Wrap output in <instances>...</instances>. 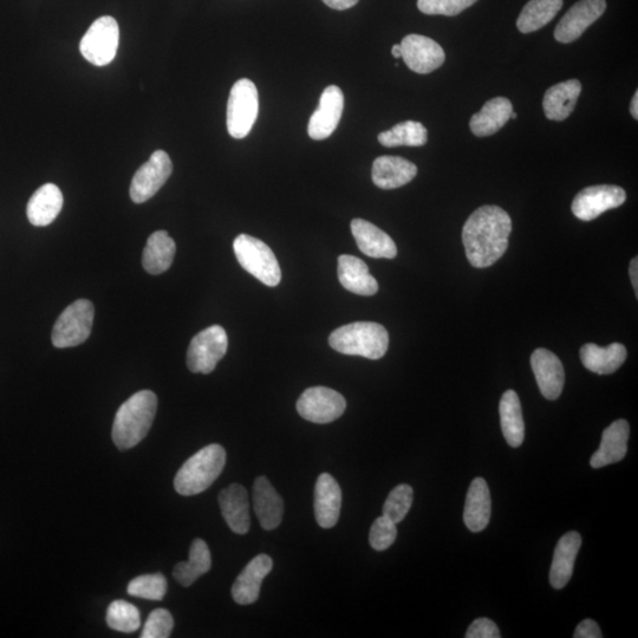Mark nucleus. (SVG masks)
<instances>
[{"mask_svg":"<svg viewBox=\"0 0 638 638\" xmlns=\"http://www.w3.org/2000/svg\"><path fill=\"white\" fill-rule=\"evenodd\" d=\"M512 220L499 206H481L467 219L462 229L468 262L477 269L490 268L509 249Z\"/></svg>","mask_w":638,"mask_h":638,"instance_id":"obj_1","label":"nucleus"},{"mask_svg":"<svg viewBox=\"0 0 638 638\" xmlns=\"http://www.w3.org/2000/svg\"><path fill=\"white\" fill-rule=\"evenodd\" d=\"M62 191L54 184H45L32 194L26 207V216L37 227L54 223L63 208Z\"/></svg>","mask_w":638,"mask_h":638,"instance_id":"obj_26","label":"nucleus"},{"mask_svg":"<svg viewBox=\"0 0 638 638\" xmlns=\"http://www.w3.org/2000/svg\"><path fill=\"white\" fill-rule=\"evenodd\" d=\"M478 0H418V8L429 16H458Z\"/></svg>","mask_w":638,"mask_h":638,"instance_id":"obj_39","label":"nucleus"},{"mask_svg":"<svg viewBox=\"0 0 638 638\" xmlns=\"http://www.w3.org/2000/svg\"><path fill=\"white\" fill-rule=\"evenodd\" d=\"M428 141V132L421 122L406 121L379 134V142L384 147H421Z\"/></svg>","mask_w":638,"mask_h":638,"instance_id":"obj_35","label":"nucleus"},{"mask_svg":"<svg viewBox=\"0 0 638 638\" xmlns=\"http://www.w3.org/2000/svg\"><path fill=\"white\" fill-rule=\"evenodd\" d=\"M107 624L120 633H134L141 626L140 611L126 601H115L108 607Z\"/></svg>","mask_w":638,"mask_h":638,"instance_id":"obj_36","label":"nucleus"},{"mask_svg":"<svg viewBox=\"0 0 638 638\" xmlns=\"http://www.w3.org/2000/svg\"><path fill=\"white\" fill-rule=\"evenodd\" d=\"M229 338L220 325H212L193 337L187 351V367L194 374H211L223 360Z\"/></svg>","mask_w":638,"mask_h":638,"instance_id":"obj_9","label":"nucleus"},{"mask_svg":"<svg viewBox=\"0 0 638 638\" xmlns=\"http://www.w3.org/2000/svg\"><path fill=\"white\" fill-rule=\"evenodd\" d=\"M323 3L328 5L331 9L344 11L354 8V6L358 3V0H323Z\"/></svg>","mask_w":638,"mask_h":638,"instance_id":"obj_44","label":"nucleus"},{"mask_svg":"<svg viewBox=\"0 0 638 638\" xmlns=\"http://www.w3.org/2000/svg\"><path fill=\"white\" fill-rule=\"evenodd\" d=\"M581 546L582 537L576 531L568 532L559 539L550 570V583L553 588L559 590L568 585L574 574L576 558Z\"/></svg>","mask_w":638,"mask_h":638,"instance_id":"obj_24","label":"nucleus"},{"mask_svg":"<svg viewBox=\"0 0 638 638\" xmlns=\"http://www.w3.org/2000/svg\"><path fill=\"white\" fill-rule=\"evenodd\" d=\"M638 91H636L634 97H633V101H631V106H630V113L631 115H633L635 120H638Z\"/></svg>","mask_w":638,"mask_h":638,"instance_id":"obj_46","label":"nucleus"},{"mask_svg":"<svg viewBox=\"0 0 638 638\" xmlns=\"http://www.w3.org/2000/svg\"><path fill=\"white\" fill-rule=\"evenodd\" d=\"M575 638H601L603 637L602 631L598 624L592 620H584L578 624L575 630Z\"/></svg>","mask_w":638,"mask_h":638,"instance_id":"obj_43","label":"nucleus"},{"mask_svg":"<svg viewBox=\"0 0 638 638\" xmlns=\"http://www.w3.org/2000/svg\"><path fill=\"white\" fill-rule=\"evenodd\" d=\"M177 245L166 231L154 232L148 238L142 255V265L149 275L158 276L171 268Z\"/></svg>","mask_w":638,"mask_h":638,"instance_id":"obj_31","label":"nucleus"},{"mask_svg":"<svg viewBox=\"0 0 638 638\" xmlns=\"http://www.w3.org/2000/svg\"><path fill=\"white\" fill-rule=\"evenodd\" d=\"M583 366L598 375H610L623 366L627 360V349L621 343H613L601 348L594 343L583 345L581 349Z\"/></svg>","mask_w":638,"mask_h":638,"instance_id":"obj_28","label":"nucleus"},{"mask_svg":"<svg viewBox=\"0 0 638 638\" xmlns=\"http://www.w3.org/2000/svg\"><path fill=\"white\" fill-rule=\"evenodd\" d=\"M414 498L413 488L403 484L396 486L390 492L386 503L383 506V516L392 520L395 524H399L406 518L410 507H412Z\"/></svg>","mask_w":638,"mask_h":638,"instance_id":"obj_38","label":"nucleus"},{"mask_svg":"<svg viewBox=\"0 0 638 638\" xmlns=\"http://www.w3.org/2000/svg\"><path fill=\"white\" fill-rule=\"evenodd\" d=\"M173 164L165 151H156L135 173L130 184V198L135 204L146 203L161 190L171 177Z\"/></svg>","mask_w":638,"mask_h":638,"instance_id":"obj_11","label":"nucleus"},{"mask_svg":"<svg viewBox=\"0 0 638 638\" xmlns=\"http://www.w3.org/2000/svg\"><path fill=\"white\" fill-rule=\"evenodd\" d=\"M629 275H630V279H631V284H633L634 286V290H635V295L636 297H638V259L637 257H635L633 260H631L630 263V269H629Z\"/></svg>","mask_w":638,"mask_h":638,"instance_id":"obj_45","label":"nucleus"},{"mask_svg":"<svg viewBox=\"0 0 638 638\" xmlns=\"http://www.w3.org/2000/svg\"><path fill=\"white\" fill-rule=\"evenodd\" d=\"M127 591L130 596L162 601L167 592V579L162 574L139 576L128 584Z\"/></svg>","mask_w":638,"mask_h":638,"instance_id":"obj_37","label":"nucleus"},{"mask_svg":"<svg viewBox=\"0 0 638 638\" xmlns=\"http://www.w3.org/2000/svg\"><path fill=\"white\" fill-rule=\"evenodd\" d=\"M94 304L88 299H78L58 317L52 329L51 341L55 348H74L86 342L93 329Z\"/></svg>","mask_w":638,"mask_h":638,"instance_id":"obj_6","label":"nucleus"},{"mask_svg":"<svg viewBox=\"0 0 638 638\" xmlns=\"http://www.w3.org/2000/svg\"><path fill=\"white\" fill-rule=\"evenodd\" d=\"M492 501L490 488L483 478L474 479L468 488L464 520L468 530L484 531L490 523Z\"/></svg>","mask_w":638,"mask_h":638,"instance_id":"obj_27","label":"nucleus"},{"mask_svg":"<svg viewBox=\"0 0 638 638\" xmlns=\"http://www.w3.org/2000/svg\"><path fill=\"white\" fill-rule=\"evenodd\" d=\"M392 54L395 58H401V45L400 44H395L393 49H392Z\"/></svg>","mask_w":638,"mask_h":638,"instance_id":"obj_47","label":"nucleus"},{"mask_svg":"<svg viewBox=\"0 0 638 638\" xmlns=\"http://www.w3.org/2000/svg\"><path fill=\"white\" fill-rule=\"evenodd\" d=\"M512 113V103L506 97L487 101L480 112L472 116L471 132L478 138L496 134L510 121Z\"/></svg>","mask_w":638,"mask_h":638,"instance_id":"obj_30","label":"nucleus"},{"mask_svg":"<svg viewBox=\"0 0 638 638\" xmlns=\"http://www.w3.org/2000/svg\"><path fill=\"white\" fill-rule=\"evenodd\" d=\"M401 58L407 67L416 74H431L442 67L446 55L441 45L432 38L421 35H408L401 42Z\"/></svg>","mask_w":638,"mask_h":638,"instance_id":"obj_13","label":"nucleus"},{"mask_svg":"<svg viewBox=\"0 0 638 638\" xmlns=\"http://www.w3.org/2000/svg\"><path fill=\"white\" fill-rule=\"evenodd\" d=\"M258 113L259 95L256 84L242 78L232 87L227 103V130L232 138H246L255 126Z\"/></svg>","mask_w":638,"mask_h":638,"instance_id":"obj_7","label":"nucleus"},{"mask_svg":"<svg viewBox=\"0 0 638 638\" xmlns=\"http://www.w3.org/2000/svg\"><path fill=\"white\" fill-rule=\"evenodd\" d=\"M315 516L323 529L334 527L340 519L342 491L334 477L328 473L319 475L315 487Z\"/></svg>","mask_w":638,"mask_h":638,"instance_id":"obj_18","label":"nucleus"},{"mask_svg":"<svg viewBox=\"0 0 638 638\" xmlns=\"http://www.w3.org/2000/svg\"><path fill=\"white\" fill-rule=\"evenodd\" d=\"M582 93V84L578 80H569L556 84L546 91L543 108L545 116L552 121H564L574 112L578 97Z\"/></svg>","mask_w":638,"mask_h":638,"instance_id":"obj_29","label":"nucleus"},{"mask_svg":"<svg viewBox=\"0 0 638 638\" xmlns=\"http://www.w3.org/2000/svg\"><path fill=\"white\" fill-rule=\"evenodd\" d=\"M253 506L264 530H275L281 525L284 513L283 499L265 477L257 478L253 485Z\"/></svg>","mask_w":638,"mask_h":638,"instance_id":"obj_22","label":"nucleus"},{"mask_svg":"<svg viewBox=\"0 0 638 638\" xmlns=\"http://www.w3.org/2000/svg\"><path fill=\"white\" fill-rule=\"evenodd\" d=\"M120 28L115 18L103 16L91 24L80 43L81 54L96 67L114 61L119 49Z\"/></svg>","mask_w":638,"mask_h":638,"instance_id":"obj_8","label":"nucleus"},{"mask_svg":"<svg viewBox=\"0 0 638 638\" xmlns=\"http://www.w3.org/2000/svg\"><path fill=\"white\" fill-rule=\"evenodd\" d=\"M397 537L396 524L387 517L377 518L371 526L369 542L371 548L376 551H384L390 548Z\"/></svg>","mask_w":638,"mask_h":638,"instance_id":"obj_40","label":"nucleus"},{"mask_svg":"<svg viewBox=\"0 0 638 638\" xmlns=\"http://www.w3.org/2000/svg\"><path fill=\"white\" fill-rule=\"evenodd\" d=\"M234 255L242 268L256 277L259 282L275 288L282 279L281 266H279L275 253L262 240L239 234L233 243Z\"/></svg>","mask_w":638,"mask_h":638,"instance_id":"obj_5","label":"nucleus"},{"mask_svg":"<svg viewBox=\"0 0 638 638\" xmlns=\"http://www.w3.org/2000/svg\"><path fill=\"white\" fill-rule=\"evenodd\" d=\"M330 347L338 353L380 360L387 354L389 334L375 322H356L337 328L329 337Z\"/></svg>","mask_w":638,"mask_h":638,"instance_id":"obj_3","label":"nucleus"},{"mask_svg":"<svg viewBox=\"0 0 638 638\" xmlns=\"http://www.w3.org/2000/svg\"><path fill=\"white\" fill-rule=\"evenodd\" d=\"M500 631L497 624L488 618H478L467 630V638H499Z\"/></svg>","mask_w":638,"mask_h":638,"instance_id":"obj_42","label":"nucleus"},{"mask_svg":"<svg viewBox=\"0 0 638 638\" xmlns=\"http://www.w3.org/2000/svg\"><path fill=\"white\" fill-rule=\"evenodd\" d=\"M347 408V401L334 389L327 387H312L299 397L297 412L303 419L310 422H334L340 419Z\"/></svg>","mask_w":638,"mask_h":638,"instance_id":"obj_10","label":"nucleus"},{"mask_svg":"<svg viewBox=\"0 0 638 638\" xmlns=\"http://www.w3.org/2000/svg\"><path fill=\"white\" fill-rule=\"evenodd\" d=\"M158 397L151 390L134 394L117 410L113 425V441L120 451L138 446L151 431Z\"/></svg>","mask_w":638,"mask_h":638,"instance_id":"obj_2","label":"nucleus"},{"mask_svg":"<svg viewBox=\"0 0 638 638\" xmlns=\"http://www.w3.org/2000/svg\"><path fill=\"white\" fill-rule=\"evenodd\" d=\"M343 109V91L337 86L325 89L316 112L310 117L308 127L310 138L317 141L330 138L341 121Z\"/></svg>","mask_w":638,"mask_h":638,"instance_id":"obj_15","label":"nucleus"},{"mask_svg":"<svg viewBox=\"0 0 638 638\" xmlns=\"http://www.w3.org/2000/svg\"><path fill=\"white\" fill-rule=\"evenodd\" d=\"M338 279L345 290L360 296H373L379 291V284L370 275L369 268L362 259L342 255L338 258Z\"/></svg>","mask_w":638,"mask_h":638,"instance_id":"obj_25","label":"nucleus"},{"mask_svg":"<svg viewBox=\"0 0 638 638\" xmlns=\"http://www.w3.org/2000/svg\"><path fill=\"white\" fill-rule=\"evenodd\" d=\"M511 119L516 120L517 119V114L516 113H512L511 114Z\"/></svg>","mask_w":638,"mask_h":638,"instance_id":"obj_48","label":"nucleus"},{"mask_svg":"<svg viewBox=\"0 0 638 638\" xmlns=\"http://www.w3.org/2000/svg\"><path fill=\"white\" fill-rule=\"evenodd\" d=\"M212 558L210 549L203 539H194L190 550L188 562L175 565L173 577L175 581L188 588L201 576L211 570Z\"/></svg>","mask_w":638,"mask_h":638,"instance_id":"obj_33","label":"nucleus"},{"mask_svg":"<svg viewBox=\"0 0 638 638\" xmlns=\"http://www.w3.org/2000/svg\"><path fill=\"white\" fill-rule=\"evenodd\" d=\"M533 374L545 399L557 400L565 384L563 363L548 349L539 348L531 356Z\"/></svg>","mask_w":638,"mask_h":638,"instance_id":"obj_16","label":"nucleus"},{"mask_svg":"<svg viewBox=\"0 0 638 638\" xmlns=\"http://www.w3.org/2000/svg\"><path fill=\"white\" fill-rule=\"evenodd\" d=\"M351 232H353L358 249L364 255L386 259H394L397 256L394 240L369 221L354 219L351 221Z\"/></svg>","mask_w":638,"mask_h":638,"instance_id":"obj_21","label":"nucleus"},{"mask_svg":"<svg viewBox=\"0 0 638 638\" xmlns=\"http://www.w3.org/2000/svg\"><path fill=\"white\" fill-rule=\"evenodd\" d=\"M626 200L627 193L620 186H591L576 195L571 210L579 220L591 221L609 210L622 206Z\"/></svg>","mask_w":638,"mask_h":638,"instance_id":"obj_12","label":"nucleus"},{"mask_svg":"<svg viewBox=\"0 0 638 638\" xmlns=\"http://www.w3.org/2000/svg\"><path fill=\"white\" fill-rule=\"evenodd\" d=\"M499 414L501 429L507 444L513 448L522 446L525 438V423L522 403L514 390H507L501 396Z\"/></svg>","mask_w":638,"mask_h":638,"instance_id":"obj_32","label":"nucleus"},{"mask_svg":"<svg viewBox=\"0 0 638 638\" xmlns=\"http://www.w3.org/2000/svg\"><path fill=\"white\" fill-rule=\"evenodd\" d=\"M221 514L234 533L246 535L250 530L249 494L242 485L232 484L219 494Z\"/></svg>","mask_w":638,"mask_h":638,"instance_id":"obj_19","label":"nucleus"},{"mask_svg":"<svg viewBox=\"0 0 638 638\" xmlns=\"http://www.w3.org/2000/svg\"><path fill=\"white\" fill-rule=\"evenodd\" d=\"M225 465L226 452L223 446L212 444L200 449L175 475V491L185 497L205 492L223 473Z\"/></svg>","mask_w":638,"mask_h":638,"instance_id":"obj_4","label":"nucleus"},{"mask_svg":"<svg viewBox=\"0 0 638 638\" xmlns=\"http://www.w3.org/2000/svg\"><path fill=\"white\" fill-rule=\"evenodd\" d=\"M607 10L605 0H581L566 12L555 30L556 41L569 44L577 41Z\"/></svg>","mask_w":638,"mask_h":638,"instance_id":"obj_14","label":"nucleus"},{"mask_svg":"<svg viewBox=\"0 0 638 638\" xmlns=\"http://www.w3.org/2000/svg\"><path fill=\"white\" fill-rule=\"evenodd\" d=\"M563 8V0H530L520 12L517 28L531 34L549 24Z\"/></svg>","mask_w":638,"mask_h":638,"instance_id":"obj_34","label":"nucleus"},{"mask_svg":"<svg viewBox=\"0 0 638 638\" xmlns=\"http://www.w3.org/2000/svg\"><path fill=\"white\" fill-rule=\"evenodd\" d=\"M174 620L166 609H156L143 627L141 638H168L172 634Z\"/></svg>","mask_w":638,"mask_h":638,"instance_id":"obj_41","label":"nucleus"},{"mask_svg":"<svg viewBox=\"0 0 638 638\" xmlns=\"http://www.w3.org/2000/svg\"><path fill=\"white\" fill-rule=\"evenodd\" d=\"M272 568L273 561L268 555H259L253 558L233 584L232 597L234 602L240 605L257 602L264 578L270 574Z\"/></svg>","mask_w":638,"mask_h":638,"instance_id":"obj_17","label":"nucleus"},{"mask_svg":"<svg viewBox=\"0 0 638 638\" xmlns=\"http://www.w3.org/2000/svg\"><path fill=\"white\" fill-rule=\"evenodd\" d=\"M418 174V167L413 162L400 156L384 155L374 161V184L381 190H395L409 184Z\"/></svg>","mask_w":638,"mask_h":638,"instance_id":"obj_20","label":"nucleus"},{"mask_svg":"<svg viewBox=\"0 0 638 638\" xmlns=\"http://www.w3.org/2000/svg\"><path fill=\"white\" fill-rule=\"evenodd\" d=\"M629 434L628 421L617 420L611 423L603 432L600 448L591 457V467L602 468L623 460L628 451Z\"/></svg>","mask_w":638,"mask_h":638,"instance_id":"obj_23","label":"nucleus"}]
</instances>
